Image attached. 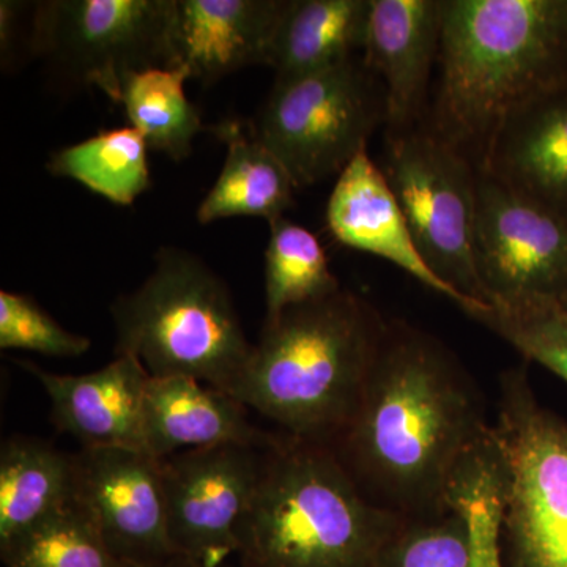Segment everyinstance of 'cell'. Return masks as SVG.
<instances>
[{"label": "cell", "mask_w": 567, "mask_h": 567, "mask_svg": "<svg viewBox=\"0 0 567 567\" xmlns=\"http://www.w3.org/2000/svg\"><path fill=\"white\" fill-rule=\"evenodd\" d=\"M491 425L456 354L435 336L391 320L357 412L330 447L374 505L404 518L432 517L446 513L454 468Z\"/></svg>", "instance_id": "6da1fadb"}, {"label": "cell", "mask_w": 567, "mask_h": 567, "mask_svg": "<svg viewBox=\"0 0 567 567\" xmlns=\"http://www.w3.org/2000/svg\"><path fill=\"white\" fill-rule=\"evenodd\" d=\"M439 63L424 125L476 166L506 117L567 84V0H443Z\"/></svg>", "instance_id": "7a4b0ae2"}, {"label": "cell", "mask_w": 567, "mask_h": 567, "mask_svg": "<svg viewBox=\"0 0 567 567\" xmlns=\"http://www.w3.org/2000/svg\"><path fill=\"white\" fill-rule=\"evenodd\" d=\"M385 328L347 289L265 317L234 398L281 432L331 446L357 412Z\"/></svg>", "instance_id": "3957f363"}, {"label": "cell", "mask_w": 567, "mask_h": 567, "mask_svg": "<svg viewBox=\"0 0 567 567\" xmlns=\"http://www.w3.org/2000/svg\"><path fill=\"white\" fill-rule=\"evenodd\" d=\"M404 520L374 505L330 446L276 432L238 528V567H374Z\"/></svg>", "instance_id": "277c9868"}, {"label": "cell", "mask_w": 567, "mask_h": 567, "mask_svg": "<svg viewBox=\"0 0 567 567\" xmlns=\"http://www.w3.org/2000/svg\"><path fill=\"white\" fill-rule=\"evenodd\" d=\"M115 354L152 377H189L234 395L251 361L233 293L200 257L164 246L136 290L111 305Z\"/></svg>", "instance_id": "5b68a950"}, {"label": "cell", "mask_w": 567, "mask_h": 567, "mask_svg": "<svg viewBox=\"0 0 567 567\" xmlns=\"http://www.w3.org/2000/svg\"><path fill=\"white\" fill-rule=\"evenodd\" d=\"M492 432L507 468L506 567H567V417L537 401L527 371L499 375Z\"/></svg>", "instance_id": "8992f818"}, {"label": "cell", "mask_w": 567, "mask_h": 567, "mask_svg": "<svg viewBox=\"0 0 567 567\" xmlns=\"http://www.w3.org/2000/svg\"><path fill=\"white\" fill-rule=\"evenodd\" d=\"M380 123H385L382 81L354 55L317 73L275 81L249 126L301 189L338 177L368 148Z\"/></svg>", "instance_id": "52a82bcc"}, {"label": "cell", "mask_w": 567, "mask_h": 567, "mask_svg": "<svg viewBox=\"0 0 567 567\" xmlns=\"http://www.w3.org/2000/svg\"><path fill=\"white\" fill-rule=\"evenodd\" d=\"M382 171L429 268L464 300L465 315L487 308L475 262V163L423 123L386 137Z\"/></svg>", "instance_id": "ba28073f"}, {"label": "cell", "mask_w": 567, "mask_h": 567, "mask_svg": "<svg viewBox=\"0 0 567 567\" xmlns=\"http://www.w3.org/2000/svg\"><path fill=\"white\" fill-rule=\"evenodd\" d=\"M175 0H44L33 3L29 50L70 87L118 103L128 74L173 69Z\"/></svg>", "instance_id": "9c48e42d"}, {"label": "cell", "mask_w": 567, "mask_h": 567, "mask_svg": "<svg viewBox=\"0 0 567 567\" xmlns=\"http://www.w3.org/2000/svg\"><path fill=\"white\" fill-rule=\"evenodd\" d=\"M475 262L488 306L557 305L567 219L477 171Z\"/></svg>", "instance_id": "30bf717a"}, {"label": "cell", "mask_w": 567, "mask_h": 567, "mask_svg": "<svg viewBox=\"0 0 567 567\" xmlns=\"http://www.w3.org/2000/svg\"><path fill=\"white\" fill-rule=\"evenodd\" d=\"M271 442L224 443L159 458L167 536L175 554L204 567H226L237 557L238 528Z\"/></svg>", "instance_id": "8fae6325"}, {"label": "cell", "mask_w": 567, "mask_h": 567, "mask_svg": "<svg viewBox=\"0 0 567 567\" xmlns=\"http://www.w3.org/2000/svg\"><path fill=\"white\" fill-rule=\"evenodd\" d=\"M74 457V502L125 567L174 557L167 536L159 458L126 447H81Z\"/></svg>", "instance_id": "7c38bea8"}, {"label": "cell", "mask_w": 567, "mask_h": 567, "mask_svg": "<svg viewBox=\"0 0 567 567\" xmlns=\"http://www.w3.org/2000/svg\"><path fill=\"white\" fill-rule=\"evenodd\" d=\"M443 0H372L363 61L385 91L386 137L423 125L442 41Z\"/></svg>", "instance_id": "4fadbf2b"}, {"label": "cell", "mask_w": 567, "mask_h": 567, "mask_svg": "<svg viewBox=\"0 0 567 567\" xmlns=\"http://www.w3.org/2000/svg\"><path fill=\"white\" fill-rule=\"evenodd\" d=\"M290 0H175L171 47L204 84L248 66H270L276 33Z\"/></svg>", "instance_id": "5bb4252c"}, {"label": "cell", "mask_w": 567, "mask_h": 567, "mask_svg": "<svg viewBox=\"0 0 567 567\" xmlns=\"http://www.w3.org/2000/svg\"><path fill=\"white\" fill-rule=\"evenodd\" d=\"M18 365L39 379L51 399V420L81 447L144 451L142 409L148 374L133 354H117L103 369L82 375L44 371L31 361Z\"/></svg>", "instance_id": "9a60e30c"}, {"label": "cell", "mask_w": 567, "mask_h": 567, "mask_svg": "<svg viewBox=\"0 0 567 567\" xmlns=\"http://www.w3.org/2000/svg\"><path fill=\"white\" fill-rule=\"evenodd\" d=\"M327 226L339 244L395 265L464 308V300L425 264L398 197L368 148L338 175L327 205Z\"/></svg>", "instance_id": "2e32d148"}, {"label": "cell", "mask_w": 567, "mask_h": 567, "mask_svg": "<svg viewBox=\"0 0 567 567\" xmlns=\"http://www.w3.org/2000/svg\"><path fill=\"white\" fill-rule=\"evenodd\" d=\"M476 169L567 219V84L506 117Z\"/></svg>", "instance_id": "e0dca14e"}, {"label": "cell", "mask_w": 567, "mask_h": 567, "mask_svg": "<svg viewBox=\"0 0 567 567\" xmlns=\"http://www.w3.org/2000/svg\"><path fill=\"white\" fill-rule=\"evenodd\" d=\"M248 410L234 395L199 380L151 375L142 409L144 453L163 458L224 443L267 445L276 432L254 425Z\"/></svg>", "instance_id": "ac0fdd59"}, {"label": "cell", "mask_w": 567, "mask_h": 567, "mask_svg": "<svg viewBox=\"0 0 567 567\" xmlns=\"http://www.w3.org/2000/svg\"><path fill=\"white\" fill-rule=\"evenodd\" d=\"M226 144V162L204 197L196 218L212 224L233 216H259L268 224L293 207L295 185L289 171L270 148L254 136L249 122L226 118L208 126Z\"/></svg>", "instance_id": "d6986e66"}, {"label": "cell", "mask_w": 567, "mask_h": 567, "mask_svg": "<svg viewBox=\"0 0 567 567\" xmlns=\"http://www.w3.org/2000/svg\"><path fill=\"white\" fill-rule=\"evenodd\" d=\"M372 0H290L276 33L275 81L330 69L363 50Z\"/></svg>", "instance_id": "ffe728a7"}, {"label": "cell", "mask_w": 567, "mask_h": 567, "mask_svg": "<svg viewBox=\"0 0 567 567\" xmlns=\"http://www.w3.org/2000/svg\"><path fill=\"white\" fill-rule=\"evenodd\" d=\"M73 496V454L33 436L6 440L0 451V547Z\"/></svg>", "instance_id": "44dd1931"}, {"label": "cell", "mask_w": 567, "mask_h": 567, "mask_svg": "<svg viewBox=\"0 0 567 567\" xmlns=\"http://www.w3.org/2000/svg\"><path fill=\"white\" fill-rule=\"evenodd\" d=\"M506 487V462L491 425L488 434L458 461L446 488L447 509L461 513L468 527V567H506L502 546Z\"/></svg>", "instance_id": "7402d4cb"}, {"label": "cell", "mask_w": 567, "mask_h": 567, "mask_svg": "<svg viewBox=\"0 0 567 567\" xmlns=\"http://www.w3.org/2000/svg\"><path fill=\"white\" fill-rule=\"evenodd\" d=\"M189 78L181 66L137 71L123 81L118 100L130 126L144 137L148 148L174 162L188 158L197 134L208 130L186 96L185 82Z\"/></svg>", "instance_id": "603a6c76"}, {"label": "cell", "mask_w": 567, "mask_h": 567, "mask_svg": "<svg viewBox=\"0 0 567 567\" xmlns=\"http://www.w3.org/2000/svg\"><path fill=\"white\" fill-rule=\"evenodd\" d=\"M147 153L144 137L132 126H123L61 148L51 156L48 171L128 207L151 186Z\"/></svg>", "instance_id": "cb8c5ba5"}, {"label": "cell", "mask_w": 567, "mask_h": 567, "mask_svg": "<svg viewBox=\"0 0 567 567\" xmlns=\"http://www.w3.org/2000/svg\"><path fill=\"white\" fill-rule=\"evenodd\" d=\"M341 289L339 279L330 270L323 246L311 230L286 216L270 223V241L265 251L267 317Z\"/></svg>", "instance_id": "d4e9b609"}, {"label": "cell", "mask_w": 567, "mask_h": 567, "mask_svg": "<svg viewBox=\"0 0 567 567\" xmlns=\"http://www.w3.org/2000/svg\"><path fill=\"white\" fill-rule=\"evenodd\" d=\"M6 567H125L74 498L0 547Z\"/></svg>", "instance_id": "484cf974"}, {"label": "cell", "mask_w": 567, "mask_h": 567, "mask_svg": "<svg viewBox=\"0 0 567 567\" xmlns=\"http://www.w3.org/2000/svg\"><path fill=\"white\" fill-rule=\"evenodd\" d=\"M468 316L567 383V315L557 305L487 306Z\"/></svg>", "instance_id": "4316f807"}, {"label": "cell", "mask_w": 567, "mask_h": 567, "mask_svg": "<svg viewBox=\"0 0 567 567\" xmlns=\"http://www.w3.org/2000/svg\"><path fill=\"white\" fill-rule=\"evenodd\" d=\"M470 536L464 516L405 518L380 550L374 567H468Z\"/></svg>", "instance_id": "83f0119b"}, {"label": "cell", "mask_w": 567, "mask_h": 567, "mask_svg": "<svg viewBox=\"0 0 567 567\" xmlns=\"http://www.w3.org/2000/svg\"><path fill=\"white\" fill-rule=\"evenodd\" d=\"M91 346V339L55 322L31 295L0 292V349L73 358L89 352Z\"/></svg>", "instance_id": "f1b7e54d"}, {"label": "cell", "mask_w": 567, "mask_h": 567, "mask_svg": "<svg viewBox=\"0 0 567 567\" xmlns=\"http://www.w3.org/2000/svg\"><path fill=\"white\" fill-rule=\"evenodd\" d=\"M24 3L13 2V0H2L0 2V58H2V69H9L13 61L14 41L20 37L21 11Z\"/></svg>", "instance_id": "f546056e"}, {"label": "cell", "mask_w": 567, "mask_h": 567, "mask_svg": "<svg viewBox=\"0 0 567 567\" xmlns=\"http://www.w3.org/2000/svg\"><path fill=\"white\" fill-rule=\"evenodd\" d=\"M140 567H204L199 565V563L193 561V559L182 557V555H174V557L163 559L159 563H153V565L148 566H140ZM229 567V566H226Z\"/></svg>", "instance_id": "4dcf8cb0"}, {"label": "cell", "mask_w": 567, "mask_h": 567, "mask_svg": "<svg viewBox=\"0 0 567 567\" xmlns=\"http://www.w3.org/2000/svg\"><path fill=\"white\" fill-rule=\"evenodd\" d=\"M557 306L559 309H561V311H565L567 315V290L565 293H563V297L559 298V300L557 301Z\"/></svg>", "instance_id": "1f68e13d"}]
</instances>
